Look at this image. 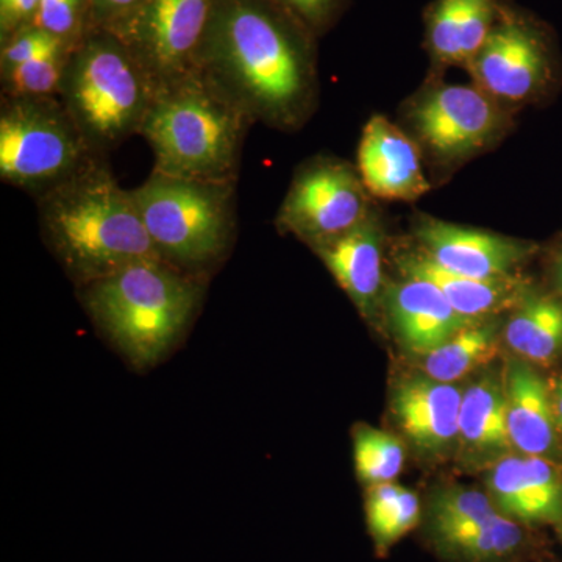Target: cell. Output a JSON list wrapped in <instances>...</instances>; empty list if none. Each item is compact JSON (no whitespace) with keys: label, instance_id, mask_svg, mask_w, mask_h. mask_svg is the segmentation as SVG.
I'll list each match as a JSON object with an SVG mask.
<instances>
[{"label":"cell","instance_id":"obj_1","mask_svg":"<svg viewBox=\"0 0 562 562\" xmlns=\"http://www.w3.org/2000/svg\"><path fill=\"white\" fill-rule=\"evenodd\" d=\"M292 20L271 0H214L198 68L250 121L294 124L308 101V58Z\"/></svg>","mask_w":562,"mask_h":562},{"label":"cell","instance_id":"obj_2","mask_svg":"<svg viewBox=\"0 0 562 562\" xmlns=\"http://www.w3.org/2000/svg\"><path fill=\"white\" fill-rule=\"evenodd\" d=\"M40 214L44 238L81 288L140 262L165 261L131 191L94 155L41 194Z\"/></svg>","mask_w":562,"mask_h":562},{"label":"cell","instance_id":"obj_3","mask_svg":"<svg viewBox=\"0 0 562 562\" xmlns=\"http://www.w3.org/2000/svg\"><path fill=\"white\" fill-rule=\"evenodd\" d=\"M249 117L201 69L158 87L140 135L155 171L199 180H232Z\"/></svg>","mask_w":562,"mask_h":562},{"label":"cell","instance_id":"obj_4","mask_svg":"<svg viewBox=\"0 0 562 562\" xmlns=\"http://www.w3.org/2000/svg\"><path fill=\"white\" fill-rule=\"evenodd\" d=\"M81 290L92 321L139 369L157 364L179 341L202 295L198 281L166 261L131 266Z\"/></svg>","mask_w":562,"mask_h":562},{"label":"cell","instance_id":"obj_5","mask_svg":"<svg viewBox=\"0 0 562 562\" xmlns=\"http://www.w3.org/2000/svg\"><path fill=\"white\" fill-rule=\"evenodd\" d=\"M157 90L121 40L99 27L74 44L58 95L94 154L140 132Z\"/></svg>","mask_w":562,"mask_h":562},{"label":"cell","instance_id":"obj_6","mask_svg":"<svg viewBox=\"0 0 562 562\" xmlns=\"http://www.w3.org/2000/svg\"><path fill=\"white\" fill-rule=\"evenodd\" d=\"M151 243L180 271L220 261L233 231V180H199L154 171L131 191Z\"/></svg>","mask_w":562,"mask_h":562},{"label":"cell","instance_id":"obj_7","mask_svg":"<svg viewBox=\"0 0 562 562\" xmlns=\"http://www.w3.org/2000/svg\"><path fill=\"white\" fill-rule=\"evenodd\" d=\"M92 155L55 95L3 99L0 176L7 183L44 194L69 179Z\"/></svg>","mask_w":562,"mask_h":562},{"label":"cell","instance_id":"obj_8","mask_svg":"<svg viewBox=\"0 0 562 562\" xmlns=\"http://www.w3.org/2000/svg\"><path fill=\"white\" fill-rule=\"evenodd\" d=\"M214 0H143L106 25L157 87L198 70Z\"/></svg>","mask_w":562,"mask_h":562},{"label":"cell","instance_id":"obj_9","mask_svg":"<svg viewBox=\"0 0 562 562\" xmlns=\"http://www.w3.org/2000/svg\"><path fill=\"white\" fill-rule=\"evenodd\" d=\"M360 173L342 161L305 166L292 181L277 225L283 233L316 246L341 236L371 214Z\"/></svg>","mask_w":562,"mask_h":562},{"label":"cell","instance_id":"obj_10","mask_svg":"<svg viewBox=\"0 0 562 562\" xmlns=\"http://www.w3.org/2000/svg\"><path fill=\"white\" fill-rule=\"evenodd\" d=\"M468 69L473 83L494 101H527L549 77V41L536 22L501 9L490 36Z\"/></svg>","mask_w":562,"mask_h":562},{"label":"cell","instance_id":"obj_11","mask_svg":"<svg viewBox=\"0 0 562 562\" xmlns=\"http://www.w3.org/2000/svg\"><path fill=\"white\" fill-rule=\"evenodd\" d=\"M422 143L442 161L471 157L490 146L505 125L501 103L473 85H442L412 110Z\"/></svg>","mask_w":562,"mask_h":562},{"label":"cell","instance_id":"obj_12","mask_svg":"<svg viewBox=\"0 0 562 562\" xmlns=\"http://www.w3.org/2000/svg\"><path fill=\"white\" fill-rule=\"evenodd\" d=\"M416 238L441 268L472 279L512 277L532 251L530 244L438 220H422Z\"/></svg>","mask_w":562,"mask_h":562},{"label":"cell","instance_id":"obj_13","mask_svg":"<svg viewBox=\"0 0 562 562\" xmlns=\"http://www.w3.org/2000/svg\"><path fill=\"white\" fill-rule=\"evenodd\" d=\"M358 172L366 191L383 201L412 202L430 191L416 144L384 116L362 131Z\"/></svg>","mask_w":562,"mask_h":562},{"label":"cell","instance_id":"obj_14","mask_svg":"<svg viewBox=\"0 0 562 562\" xmlns=\"http://www.w3.org/2000/svg\"><path fill=\"white\" fill-rule=\"evenodd\" d=\"M384 301L398 339L406 349L422 357L479 322L458 313L441 292L424 280L403 279L391 284Z\"/></svg>","mask_w":562,"mask_h":562},{"label":"cell","instance_id":"obj_15","mask_svg":"<svg viewBox=\"0 0 562 562\" xmlns=\"http://www.w3.org/2000/svg\"><path fill=\"white\" fill-rule=\"evenodd\" d=\"M497 512L520 522H561L562 482L542 457H506L490 475Z\"/></svg>","mask_w":562,"mask_h":562},{"label":"cell","instance_id":"obj_16","mask_svg":"<svg viewBox=\"0 0 562 562\" xmlns=\"http://www.w3.org/2000/svg\"><path fill=\"white\" fill-rule=\"evenodd\" d=\"M397 265L405 279L432 284L458 313L472 321H484L505 310L516 308L528 294L524 281L517 277L472 279L460 276L441 268L420 249L402 254Z\"/></svg>","mask_w":562,"mask_h":562},{"label":"cell","instance_id":"obj_17","mask_svg":"<svg viewBox=\"0 0 562 562\" xmlns=\"http://www.w3.org/2000/svg\"><path fill=\"white\" fill-rule=\"evenodd\" d=\"M328 271L361 313L371 314L382 291V228L369 214L341 236L316 244Z\"/></svg>","mask_w":562,"mask_h":562},{"label":"cell","instance_id":"obj_18","mask_svg":"<svg viewBox=\"0 0 562 562\" xmlns=\"http://www.w3.org/2000/svg\"><path fill=\"white\" fill-rule=\"evenodd\" d=\"M462 394L452 383L417 376L398 384L392 412L417 447L438 450L460 435Z\"/></svg>","mask_w":562,"mask_h":562},{"label":"cell","instance_id":"obj_19","mask_svg":"<svg viewBox=\"0 0 562 562\" xmlns=\"http://www.w3.org/2000/svg\"><path fill=\"white\" fill-rule=\"evenodd\" d=\"M497 0H435L427 13V46L443 66L468 68L498 18Z\"/></svg>","mask_w":562,"mask_h":562},{"label":"cell","instance_id":"obj_20","mask_svg":"<svg viewBox=\"0 0 562 562\" xmlns=\"http://www.w3.org/2000/svg\"><path fill=\"white\" fill-rule=\"evenodd\" d=\"M506 413L512 446L527 457H542L553 449V397L538 372L527 364L516 362L508 372L505 384Z\"/></svg>","mask_w":562,"mask_h":562},{"label":"cell","instance_id":"obj_21","mask_svg":"<svg viewBox=\"0 0 562 562\" xmlns=\"http://www.w3.org/2000/svg\"><path fill=\"white\" fill-rule=\"evenodd\" d=\"M505 328L514 351L530 361L547 362L562 353V302L547 295H525Z\"/></svg>","mask_w":562,"mask_h":562},{"label":"cell","instance_id":"obj_22","mask_svg":"<svg viewBox=\"0 0 562 562\" xmlns=\"http://www.w3.org/2000/svg\"><path fill=\"white\" fill-rule=\"evenodd\" d=\"M460 436L480 450L503 449L512 443L506 394L497 380H480L462 394Z\"/></svg>","mask_w":562,"mask_h":562},{"label":"cell","instance_id":"obj_23","mask_svg":"<svg viewBox=\"0 0 562 562\" xmlns=\"http://www.w3.org/2000/svg\"><path fill=\"white\" fill-rule=\"evenodd\" d=\"M498 347V325L494 322H473L449 341L425 355L424 372L432 380L453 383L465 373L490 361Z\"/></svg>","mask_w":562,"mask_h":562},{"label":"cell","instance_id":"obj_24","mask_svg":"<svg viewBox=\"0 0 562 562\" xmlns=\"http://www.w3.org/2000/svg\"><path fill=\"white\" fill-rule=\"evenodd\" d=\"M436 536L447 550L473 561L505 557L522 542V530L516 520L498 512L486 519L447 528Z\"/></svg>","mask_w":562,"mask_h":562},{"label":"cell","instance_id":"obj_25","mask_svg":"<svg viewBox=\"0 0 562 562\" xmlns=\"http://www.w3.org/2000/svg\"><path fill=\"white\" fill-rule=\"evenodd\" d=\"M419 514L417 495L397 484H375L366 501L369 531L380 550L387 549L412 531Z\"/></svg>","mask_w":562,"mask_h":562},{"label":"cell","instance_id":"obj_26","mask_svg":"<svg viewBox=\"0 0 562 562\" xmlns=\"http://www.w3.org/2000/svg\"><path fill=\"white\" fill-rule=\"evenodd\" d=\"M72 47L74 44H60L3 74V91L10 98H46L60 94Z\"/></svg>","mask_w":562,"mask_h":562},{"label":"cell","instance_id":"obj_27","mask_svg":"<svg viewBox=\"0 0 562 562\" xmlns=\"http://www.w3.org/2000/svg\"><path fill=\"white\" fill-rule=\"evenodd\" d=\"M353 454L358 476L373 486L392 482L405 460L402 442L395 436L366 427L355 432Z\"/></svg>","mask_w":562,"mask_h":562},{"label":"cell","instance_id":"obj_28","mask_svg":"<svg viewBox=\"0 0 562 562\" xmlns=\"http://www.w3.org/2000/svg\"><path fill=\"white\" fill-rule=\"evenodd\" d=\"M497 509L491 498L476 491L452 490L442 492L431 505V525L435 532L475 520L486 519Z\"/></svg>","mask_w":562,"mask_h":562},{"label":"cell","instance_id":"obj_29","mask_svg":"<svg viewBox=\"0 0 562 562\" xmlns=\"http://www.w3.org/2000/svg\"><path fill=\"white\" fill-rule=\"evenodd\" d=\"M88 0H41L32 24L66 43L76 44L83 36V14Z\"/></svg>","mask_w":562,"mask_h":562},{"label":"cell","instance_id":"obj_30","mask_svg":"<svg viewBox=\"0 0 562 562\" xmlns=\"http://www.w3.org/2000/svg\"><path fill=\"white\" fill-rule=\"evenodd\" d=\"M66 41L50 35L36 25L29 24L7 38L2 47V74L10 72L22 63L33 60L44 52L65 44ZM70 44V43H68Z\"/></svg>","mask_w":562,"mask_h":562},{"label":"cell","instance_id":"obj_31","mask_svg":"<svg viewBox=\"0 0 562 562\" xmlns=\"http://www.w3.org/2000/svg\"><path fill=\"white\" fill-rule=\"evenodd\" d=\"M306 27L319 29L330 20L339 0H271Z\"/></svg>","mask_w":562,"mask_h":562},{"label":"cell","instance_id":"obj_32","mask_svg":"<svg viewBox=\"0 0 562 562\" xmlns=\"http://www.w3.org/2000/svg\"><path fill=\"white\" fill-rule=\"evenodd\" d=\"M41 0H0V24L3 40L32 24Z\"/></svg>","mask_w":562,"mask_h":562},{"label":"cell","instance_id":"obj_33","mask_svg":"<svg viewBox=\"0 0 562 562\" xmlns=\"http://www.w3.org/2000/svg\"><path fill=\"white\" fill-rule=\"evenodd\" d=\"M140 2L143 0H88V9L99 27H106L131 13Z\"/></svg>","mask_w":562,"mask_h":562},{"label":"cell","instance_id":"obj_34","mask_svg":"<svg viewBox=\"0 0 562 562\" xmlns=\"http://www.w3.org/2000/svg\"><path fill=\"white\" fill-rule=\"evenodd\" d=\"M554 414H557V422L562 430V379L557 384L553 395Z\"/></svg>","mask_w":562,"mask_h":562},{"label":"cell","instance_id":"obj_35","mask_svg":"<svg viewBox=\"0 0 562 562\" xmlns=\"http://www.w3.org/2000/svg\"><path fill=\"white\" fill-rule=\"evenodd\" d=\"M557 283L562 294V254L560 260H558L557 262Z\"/></svg>","mask_w":562,"mask_h":562}]
</instances>
